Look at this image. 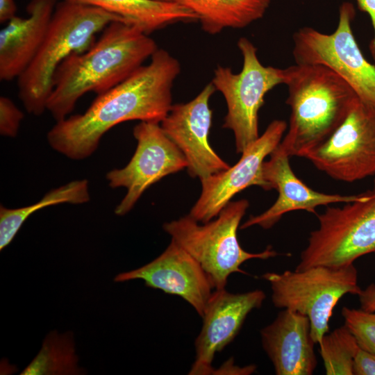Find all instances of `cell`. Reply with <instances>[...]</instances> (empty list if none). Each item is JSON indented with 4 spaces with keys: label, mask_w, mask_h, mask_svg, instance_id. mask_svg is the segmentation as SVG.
Instances as JSON below:
<instances>
[{
    "label": "cell",
    "mask_w": 375,
    "mask_h": 375,
    "mask_svg": "<svg viewBox=\"0 0 375 375\" xmlns=\"http://www.w3.org/2000/svg\"><path fill=\"white\" fill-rule=\"evenodd\" d=\"M181 72L178 60L162 49L124 81L98 94L84 113L60 121L47 133L50 146L73 160L91 156L102 136L124 122L160 123L172 106V90Z\"/></svg>",
    "instance_id": "1"
},
{
    "label": "cell",
    "mask_w": 375,
    "mask_h": 375,
    "mask_svg": "<svg viewBox=\"0 0 375 375\" xmlns=\"http://www.w3.org/2000/svg\"><path fill=\"white\" fill-rule=\"evenodd\" d=\"M158 47L149 35L130 24H109L85 51L69 56L58 67L46 109L60 121L88 92L101 94L140 67Z\"/></svg>",
    "instance_id": "2"
},
{
    "label": "cell",
    "mask_w": 375,
    "mask_h": 375,
    "mask_svg": "<svg viewBox=\"0 0 375 375\" xmlns=\"http://www.w3.org/2000/svg\"><path fill=\"white\" fill-rule=\"evenodd\" d=\"M285 69V102L291 114L278 147L290 157H303L328 138L358 97L343 78L323 65L295 64Z\"/></svg>",
    "instance_id": "3"
},
{
    "label": "cell",
    "mask_w": 375,
    "mask_h": 375,
    "mask_svg": "<svg viewBox=\"0 0 375 375\" xmlns=\"http://www.w3.org/2000/svg\"><path fill=\"white\" fill-rule=\"evenodd\" d=\"M115 21L124 22L94 6L71 0L58 1L38 52L17 78L19 98L28 113L39 116L47 110L59 65L71 54L88 49L96 35Z\"/></svg>",
    "instance_id": "4"
},
{
    "label": "cell",
    "mask_w": 375,
    "mask_h": 375,
    "mask_svg": "<svg viewBox=\"0 0 375 375\" xmlns=\"http://www.w3.org/2000/svg\"><path fill=\"white\" fill-rule=\"evenodd\" d=\"M249 203L230 201L215 220L201 224L190 215L163 224V229L202 267L214 290L226 288L233 273H247L240 266L251 259L267 260L278 253L271 246L259 253L245 251L240 244L238 229Z\"/></svg>",
    "instance_id": "5"
},
{
    "label": "cell",
    "mask_w": 375,
    "mask_h": 375,
    "mask_svg": "<svg viewBox=\"0 0 375 375\" xmlns=\"http://www.w3.org/2000/svg\"><path fill=\"white\" fill-rule=\"evenodd\" d=\"M317 218L318 228L310 233L296 269L345 267L375 253V179L356 200L328 207Z\"/></svg>",
    "instance_id": "6"
},
{
    "label": "cell",
    "mask_w": 375,
    "mask_h": 375,
    "mask_svg": "<svg viewBox=\"0 0 375 375\" xmlns=\"http://www.w3.org/2000/svg\"><path fill=\"white\" fill-rule=\"evenodd\" d=\"M262 278L270 285L275 307L290 309L308 317L315 344L328 332L330 319L340 299L347 294L358 295L362 290L353 264L267 272Z\"/></svg>",
    "instance_id": "7"
},
{
    "label": "cell",
    "mask_w": 375,
    "mask_h": 375,
    "mask_svg": "<svg viewBox=\"0 0 375 375\" xmlns=\"http://www.w3.org/2000/svg\"><path fill=\"white\" fill-rule=\"evenodd\" d=\"M238 47L243 59L241 71L236 74L219 65L214 70L212 83L222 94L227 106L223 128L233 132L236 151L242 153L260 136L259 110L267 93L285 83L286 69L263 65L257 48L247 38H240Z\"/></svg>",
    "instance_id": "8"
},
{
    "label": "cell",
    "mask_w": 375,
    "mask_h": 375,
    "mask_svg": "<svg viewBox=\"0 0 375 375\" xmlns=\"http://www.w3.org/2000/svg\"><path fill=\"white\" fill-rule=\"evenodd\" d=\"M354 15L353 6L344 2L332 33L309 26L299 28L292 37V55L295 64L329 68L352 88L360 100L375 107V65L363 56L353 35Z\"/></svg>",
    "instance_id": "9"
},
{
    "label": "cell",
    "mask_w": 375,
    "mask_h": 375,
    "mask_svg": "<svg viewBox=\"0 0 375 375\" xmlns=\"http://www.w3.org/2000/svg\"><path fill=\"white\" fill-rule=\"evenodd\" d=\"M303 158L330 177L351 183L375 174V107L358 99L323 143Z\"/></svg>",
    "instance_id": "10"
},
{
    "label": "cell",
    "mask_w": 375,
    "mask_h": 375,
    "mask_svg": "<svg viewBox=\"0 0 375 375\" xmlns=\"http://www.w3.org/2000/svg\"><path fill=\"white\" fill-rule=\"evenodd\" d=\"M133 135L137 147L129 162L106 174L110 188L127 189L126 196L115 210L120 216L128 212L151 185L188 166L185 156L160 123L140 122L134 127Z\"/></svg>",
    "instance_id": "11"
},
{
    "label": "cell",
    "mask_w": 375,
    "mask_h": 375,
    "mask_svg": "<svg viewBox=\"0 0 375 375\" xmlns=\"http://www.w3.org/2000/svg\"><path fill=\"white\" fill-rule=\"evenodd\" d=\"M284 120L275 119L242 153L238 162L226 170L201 181V194L190 215L200 223L216 217L231 199L243 190L258 185L267 190L262 176V165L279 145L287 130Z\"/></svg>",
    "instance_id": "12"
},
{
    "label": "cell",
    "mask_w": 375,
    "mask_h": 375,
    "mask_svg": "<svg viewBox=\"0 0 375 375\" xmlns=\"http://www.w3.org/2000/svg\"><path fill=\"white\" fill-rule=\"evenodd\" d=\"M215 91L212 82L209 83L190 101L172 105L160 123L185 156L190 176L200 181L230 167L209 142L212 115L209 101Z\"/></svg>",
    "instance_id": "13"
},
{
    "label": "cell",
    "mask_w": 375,
    "mask_h": 375,
    "mask_svg": "<svg viewBox=\"0 0 375 375\" xmlns=\"http://www.w3.org/2000/svg\"><path fill=\"white\" fill-rule=\"evenodd\" d=\"M134 279L143 280L147 287L181 297L201 317L214 290L201 265L173 240L156 259L138 269L117 274L114 281Z\"/></svg>",
    "instance_id": "14"
},
{
    "label": "cell",
    "mask_w": 375,
    "mask_h": 375,
    "mask_svg": "<svg viewBox=\"0 0 375 375\" xmlns=\"http://www.w3.org/2000/svg\"><path fill=\"white\" fill-rule=\"evenodd\" d=\"M265 297L261 290L243 293L215 290L202 316L203 326L194 343L195 360L188 374H213L215 353L234 340L247 315L259 308Z\"/></svg>",
    "instance_id": "15"
},
{
    "label": "cell",
    "mask_w": 375,
    "mask_h": 375,
    "mask_svg": "<svg viewBox=\"0 0 375 375\" xmlns=\"http://www.w3.org/2000/svg\"><path fill=\"white\" fill-rule=\"evenodd\" d=\"M269 156V159L263 162L262 176L267 183V190H276L278 198L265 212L251 216L241 226L242 229L253 226L269 229L287 212L306 210L316 213L315 209L318 206L348 203L358 197V194L342 195L319 192L307 186L295 175L290 164V156L278 146Z\"/></svg>",
    "instance_id": "16"
},
{
    "label": "cell",
    "mask_w": 375,
    "mask_h": 375,
    "mask_svg": "<svg viewBox=\"0 0 375 375\" xmlns=\"http://www.w3.org/2000/svg\"><path fill=\"white\" fill-rule=\"evenodd\" d=\"M262 346L277 375H311L317 367L308 317L285 308L260 330Z\"/></svg>",
    "instance_id": "17"
},
{
    "label": "cell",
    "mask_w": 375,
    "mask_h": 375,
    "mask_svg": "<svg viewBox=\"0 0 375 375\" xmlns=\"http://www.w3.org/2000/svg\"><path fill=\"white\" fill-rule=\"evenodd\" d=\"M58 0H31L27 17L15 16L0 31V80L10 81L26 70L45 38Z\"/></svg>",
    "instance_id": "18"
},
{
    "label": "cell",
    "mask_w": 375,
    "mask_h": 375,
    "mask_svg": "<svg viewBox=\"0 0 375 375\" xmlns=\"http://www.w3.org/2000/svg\"><path fill=\"white\" fill-rule=\"evenodd\" d=\"M99 7L120 17L144 33H151L180 22L198 20L188 8L176 1L157 0H71Z\"/></svg>",
    "instance_id": "19"
},
{
    "label": "cell",
    "mask_w": 375,
    "mask_h": 375,
    "mask_svg": "<svg viewBox=\"0 0 375 375\" xmlns=\"http://www.w3.org/2000/svg\"><path fill=\"white\" fill-rule=\"evenodd\" d=\"M194 13L203 31L217 34L244 28L262 18L270 0H175Z\"/></svg>",
    "instance_id": "20"
},
{
    "label": "cell",
    "mask_w": 375,
    "mask_h": 375,
    "mask_svg": "<svg viewBox=\"0 0 375 375\" xmlns=\"http://www.w3.org/2000/svg\"><path fill=\"white\" fill-rule=\"evenodd\" d=\"M90 200L86 179L69 182L48 192L37 203L19 208L0 206V249L8 246L27 218L44 207L59 203L81 204Z\"/></svg>",
    "instance_id": "21"
},
{
    "label": "cell",
    "mask_w": 375,
    "mask_h": 375,
    "mask_svg": "<svg viewBox=\"0 0 375 375\" xmlns=\"http://www.w3.org/2000/svg\"><path fill=\"white\" fill-rule=\"evenodd\" d=\"M317 344L326 374L354 375V358L359 347L344 325L326 333Z\"/></svg>",
    "instance_id": "22"
},
{
    "label": "cell",
    "mask_w": 375,
    "mask_h": 375,
    "mask_svg": "<svg viewBox=\"0 0 375 375\" xmlns=\"http://www.w3.org/2000/svg\"><path fill=\"white\" fill-rule=\"evenodd\" d=\"M76 369L71 338L51 334L37 357L21 374H75Z\"/></svg>",
    "instance_id": "23"
},
{
    "label": "cell",
    "mask_w": 375,
    "mask_h": 375,
    "mask_svg": "<svg viewBox=\"0 0 375 375\" xmlns=\"http://www.w3.org/2000/svg\"><path fill=\"white\" fill-rule=\"evenodd\" d=\"M342 315L358 347L375 355V312L343 307Z\"/></svg>",
    "instance_id": "24"
},
{
    "label": "cell",
    "mask_w": 375,
    "mask_h": 375,
    "mask_svg": "<svg viewBox=\"0 0 375 375\" xmlns=\"http://www.w3.org/2000/svg\"><path fill=\"white\" fill-rule=\"evenodd\" d=\"M24 113L12 100L6 97H0V133L3 136L15 138L19 131Z\"/></svg>",
    "instance_id": "25"
},
{
    "label": "cell",
    "mask_w": 375,
    "mask_h": 375,
    "mask_svg": "<svg viewBox=\"0 0 375 375\" xmlns=\"http://www.w3.org/2000/svg\"><path fill=\"white\" fill-rule=\"evenodd\" d=\"M355 375H375V355L358 347L354 358Z\"/></svg>",
    "instance_id": "26"
},
{
    "label": "cell",
    "mask_w": 375,
    "mask_h": 375,
    "mask_svg": "<svg viewBox=\"0 0 375 375\" xmlns=\"http://www.w3.org/2000/svg\"><path fill=\"white\" fill-rule=\"evenodd\" d=\"M360 10L367 12L371 19L374 36L369 44V50L375 59V0H356Z\"/></svg>",
    "instance_id": "27"
},
{
    "label": "cell",
    "mask_w": 375,
    "mask_h": 375,
    "mask_svg": "<svg viewBox=\"0 0 375 375\" xmlns=\"http://www.w3.org/2000/svg\"><path fill=\"white\" fill-rule=\"evenodd\" d=\"M358 296L359 297L362 309L369 312H375L374 283H371L365 289L362 290Z\"/></svg>",
    "instance_id": "28"
},
{
    "label": "cell",
    "mask_w": 375,
    "mask_h": 375,
    "mask_svg": "<svg viewBox=\"0 0 375 375\" xmlns=\"http://www.w3.org/2000/svg\"><path fill=\"white\" fill-rule=\"evenodd\" d=\"M17 6L14 0H0V22L9 21L16 15Z\"/></svg>",
    "instance_id": "29"
},
{
    "label": "cell",
    "mask_w": 375,
    "mask_h": 375,
    "mask_svg": "<svg viewBox=\"0 0 375 375\" xmlns=\"http://www.w3.org/2000/svg\"><path fill=\"white\" fill-rule=\"evenodd\" d=\"M157 1H175V0H157Z\"/></svg>",
    "instance_id": "30"
}]
</instances>
